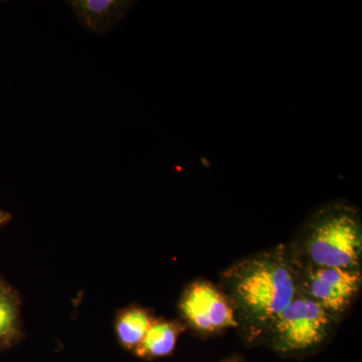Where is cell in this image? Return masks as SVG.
I'll return each instance as SVG.
<instances>
[{
  "mask_svg": "<svg viewBox=\"0 0 362 362\" xmlns=\"http://www.w3.org/2000/svg\"><path fill=\"white\" fill-rule=\"evenodd\" d=\"M185 329L187 326L181 320L154 318L135 354L146 359L168 356L173 354L178 337Z\"/></svg>",
  "mask_w": 362,
  "mask_h": 362,
  "instance_id": "7",
  "label": "cell"
},
{
  "mask_svg": "<svg viewBox=\"0 0 362 362\" xmlns=\"http://www.w3.org/2000/svg\"><path fill=\"white\" fill-rule=\"evenodd\" d=\"M228 362H233V361H228Z\"/></svg>",
  "mask_w": 362,
  "mask_h": 362,
  "instance_id": "11",
  "label": "cell"
},
{
  "mask_svg": "<svg viewBox=\"0 0 362 362\" xmlns=\"http://www.w3.org/2000/svg\"><path fill=\"white\" fill-rule=\"evenodd\" d=\"M11 221V214L0 209V226H6Z\"/></svg>",
  "mask_w": 362,
  "mask_h": 362,
  "instance_id": "10",
  "label": "cell"
},
{
  "mask_svg": "<svg viewBox=\"0 0 362 362\" xmlns=\"http://www.w3.org/2000/svg\"><path fill=\"white\" fill-rule=\"evenodd\" d=\"M287 246L299 265L361 270V211L342 202L319 207Z\"/></svg>",
  "mask_w": 362,
  "mask_h": 362,
  "instance_id": "2",
  "label": "cell"
},
{
  "mask_svg": "<svg viewBox=\"0 0 362 362\" xmlns=\"http://www.w3.org/2000/svg\"><path fill=\"white\" fill-rule=\"evenodd\" d=\"M21 305L16 290L0 279V350L9 349L23 337Z\"/></svg>",
  "mask_w": 362,
  "mask_h": 362,
  "instance_id": "8",
  "label": "cell"
},
{
  "mask_svg": "<svg viewBox=\"0 0 362 362\" xmlns=\"http://www.w3.org/2000/svg\"><path fill=\"white\" fill-rule=\"evenodd\" d=\"M296 272L297 292L341 322L356 303L362 290V270L299 265Z\"/></svg>",
  "mask_w": 362,
  "mask_h": 362,
  "instance_id": "4",
  "label": "cell"
},
{
  "mask_svg": "<svg viewBox=\"0 0 362 362\" xmlns=\"http://www.w3.org/2000/svg\"><path fill=\"white\" fill-rule=\"evenodd\" d=\"M154 318L151 311L138 305H130L119 311L115 319V331L124 349L134 351L146 335Z\"/></svg>",
  "mask_w": 362,
  "mask_h": 362,
  "instance_id": "9",
  "label": "cell"
},
{
  "mask_svg": "<svg viewBox=\"0 0 362 362\" xmlns=\"http://www.w3.org/2000/svg\"><path fill=\"white\" fill-rule=\"evenodd\" d=\"M178 311L187 328L202 337L237 329L232 302L218 286L204 279L192 281L185 288Z\"/></svg>",
  "mask_w": 362,
  "mask_h": 362,
  "instance_id": "5",
  "label": "cell"
},
{
  "mask_svg": "<svg viewBox=\"0 0 362 362\" xmlns=\"http://www.w3.org/2000/svg\"><path fill=\"white\" fill-rule=\"evenodd\" d=\"M218 287L232 302L240 334L249 342L263 340L297 294L296 272L287 244L233 264L221 274Z\"/></svg>",
  "mask_w": 362,
  "mask_h": 362,
  "instance_id": "1",
  "label": "cell"
},
{
  "mask_svg": "<svg viewBox=\"0 0 362 362\" xmlns=\"http://www.w3.org/2000/svg\"><path fill=\"white\" fill-rule=\"evenodd\" d=\"M340 323L318 304L297 292L263 340L280 354H304L327 342Z\"/></svg>",
  "mask_w": 362,
  "mask_h": 362,
  "instance_id": "3",
  "label": "cell"
},
{
  "mask_svg": "<svg viewBox=\"0 0 362 362\" xmlns=\"http://www.w3.org/2000/svg\"><path fill=\"white\" fill-rule=\"evenodd\" d=\"M69 4L88 30L106 33L122 20L132 4L121 0H75Z\"/></svg>",
  "mask_w": 362,
  "mask_h": 362,
  "instance_id": "6",
  "label": "cell"
}]
</instances>
